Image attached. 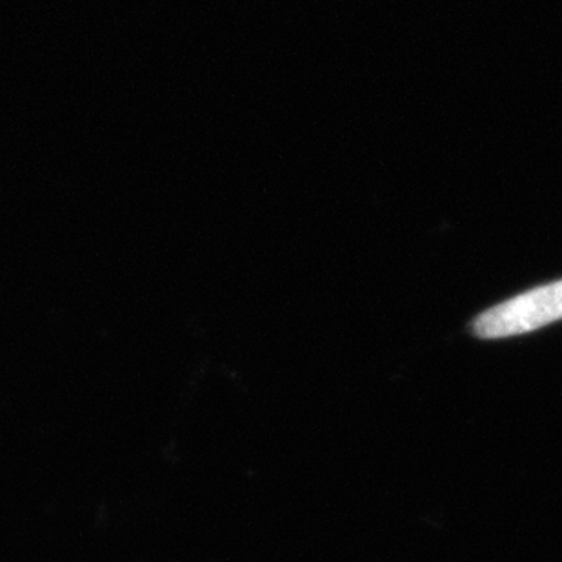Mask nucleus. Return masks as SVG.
Returning <instances> with one entry per match:
<instances>
[{"mask_svg":"<svg viewBox=\"0 0 562 562\" xmlns=\"http://www.w3.org/2000/svg\"><path fill=\"white\" fill-rule=\"evenodd\" d=\"M562 321V281L520 293L481 313L472 324L479 339H508Z\"/></svg>","mask_w":562,"mask_h":562,"instance_id":"obj_1","label":"nucleus"}]
</instances>
